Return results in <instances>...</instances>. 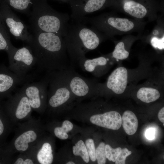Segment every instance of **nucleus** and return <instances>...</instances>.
<instances>
[{
    "label": "nucleus",
    "mask_w": 164,
    "mask_h": 164,
    "mask_svg": "<svg viewBox=\"0 0 164 164\" xmlns=\"http://www.w3.org/2000/svg\"><path fill=\"white\" fill-rule=\"evenodd\" d=\"M29 45L40 70L48 73L73 68L63 37L61 35L42 32H34Z\"/></svg>",
    "instance_id": "f257e3e1"
},
{
    "label": "nucleus",
    "mask_w": 164,
    "mask_h": 164,
    "mask_svg": "<svg viewBox=\"0 0 164 164\" xmlns=\"http://www.w3.org/2000/svg\"><path fill=\"white\" fill-rule=\"evenodd\" d=\"M30 22L34 32H42L58 34L63 37L67 32L70 16L52 8L46 0H34Z\"/></svg>",
    "instance_id": "f03ea898"
},
{
    "label": "nucleus",
    "mask_w": 164,
    "mask_h": 164,
    "mask_svg": "<svg viewBox=\"0 0 164 164\" xmlns=\"http://www.w3.org/2000/svg\"><path fill=\"white\" fill-rule=\"evenodd\" d=\"M63 37L71 66H75L81 57L96 49L101 41L97 33L81 22L69 24L66 35Z\"/></svg>",
    "instance_id": "7ed1b4c3"
},
{
    "label": "nucleus",
    "mask_w": 164,
    "mask_h": 164,
    "mask_svg": "<svg viewBox=\"0 0 164 164\" xmlns=\"http://www.w3.org/2000/svg\"><path fill=\"white\" fill-rule=\"evenodd\" d=\"M38 121L29 119L19 127L12 140L5 145L11 155L15 152L24 153L29 151L39 142L40 131Z\"/></svg>",
    "instance_id": "20e7f679"
},
{
    "label": "nucleus",
    "mask_w": 164,
    "mask_h": 164,
    "mask_svg": "<svg viewBox=\"0 0 164 164\" xmlns=\"http://www.w3.org/2000/svg\"><path fill=\"white\" fill-rule=\"evenodd\" d=\"M48 83V77L45 74L40 80L26 82L21 88L32 110L38 113L42 112L46 107Z\"/></svg>",
    "instance_id": "39448f33"
},
{
    "label": "nucleus",
    "mask_w": 164,
    "mask_h": 164,
    "mask_svg": "<svg viewBox=\"0 0 164 164\" xmlns=\"http://www.w3.org/2000/svg\"><path fill=\"white\" fill-rule=\"evenodd\" d=\"M9 57L10 70L20 78L32 77L27 73L36 64V60L29 46L17 48Z\"/></svg>",
    "instance_id": "423d86ee"
},
{
    "label": "nucleus",
    "mask_w": 164,
    "mask_h": 164,
    "mask_svg": "<svg viewBox=\"0 0 164 164\" xmlns=\"http://www.w3.org/2000/svg\"><path fill=\"white\" fill-rule=\"evenodd\" d=\"M3 109L13 124L28 118L32 111L28 98L21 88L9 97Z\"/></svg>",
    "instance_id": "0eeeda50"
},
{
    "label": "nucleus",
    "mask_w": 164,
    "mask_h": 164,
    "mask_svg": "<svg viewBox=\"0 0 164 164\" xmlns=\"http://www.w3.org/2000/svg\"><path fill=\"white\" fill-rule=\"evenodd\" d=\"M0 15L9 32L16 39L28 44L30 43L32 35L29 32L27 26L5 2L0 7Z\"/></svg>",
    "instance_id": "6e6552de"
},
{
    "label": "nucleus",
    "mask_w": 164,
    "mask_h": 164,
    "mask_svg": "<svg viewBox=\"0 0 164 164\" xmlns=\"http://www.w3.org/2000/svg\"><path fill=\"white\" fill-rule=\"evenodd\" d=\"M63 77L74 96L83 97L90 95L97 90V85L90 79L82 76L71 68L61 70Z\"/></svg>",
    "instance_id": "1a4fd4ad"
},
{
    "label": "nucleus",
    "mask_w": 164,
    "mask_h": 164,
    "mask_svg": "<svg viewBox=\"0 0 164 164\" xmlns=\"http://www.w3.org/2000/svg\"><path fill=\"white\" fill-rule=\"evenodd\" d=\"M107 0H70L71 18L74 22H81L86 15L101 9Z\"/></svg>",
    "instance_id": "9d476101"
},
{
    "label": "nucleus",
    "mask_w": 164,
    "mask_h": 164,
    "mask_svg": "<svg viewBox=\"0 0 164 164\" xmlns=\"http://www.w3.org/2000/svg\"><path fill=\"white\" fill-rule=\"evenodd\" d=\"M33 77L22 78L10 70L0 71V98L2 96L10 97L11 93L19 85L32 81Z\"/></svg>",
    "instance_id": "9b49d317"
},
{
    "label": "nucleus",
    "mask_w": 164,
    "mask_h": 164,
    "mask_svg": "<svg viewBox=\"0 0 164 164\" xmlns=\"http://www.w3.org/2000/svg\"><path fill=\"white\" fill-rule=\"evenodd\" d=\"M90 120L94 124L113 130L119 129L122 124L121 116L118 112L115 111L93 115Z\"/></svg>",
    "instance_id": "f8f14e48"
},
{
    "label": "nucleus",
    "mask_w": 164,
    "mask_h": 164,
    "mask_svg": "<svg viewBox=\"0 0 164 164\" xmlns=\"http://www.w3.org/2000/svg\"><path fill=\"white\" fill-rule=\"evenodd\" d=\"M128 77L126 69L123 67H118L109 76L106 84L107 87L116 94H121L126 88Z\"/></svg>",
    "instance_id": "ddd939ff"
},
{
    "label": "nucleus",
    "mask_w": 164,
    "mask_h": 164,
    "mask_svg": "<svg viewBox=\"0 0 164 164\" xmlns=\"http://www.w3.org/2000/svg\"><path fill=\"white\" fill-rule=\"evenodd\" d=\"M108 60V59L103 56L89 59L84 56L78 60L77 64L84 71L97 75L98 69L106 66Z\"/></svg>",
    "instance_id": "4468645a"
},
{
    "label": "nucleus",
    "mask_w": 164,
    "mask_h": 164,
    "mask_svg": "<svg viewBox=\"0 0 164 164\" xmlns=\"http://www.w3.org/2000/svg\"><path fill=\"white\" fill-rule=\"evenodd\" d=\"M36 145L31 150L37 163L40 164H51L53 160V150L50 144L45 142L39 148Z\"/></svg>",
    "instance_id": "2eb2a0df"
},
{
    "label": "nucleus",
    "mask_w": 164,
    "mask_h": 164,
    "mask_svg": "<svg viewBox=\"0 0 164 164\" xmlns=\"http://www.w3.org/2000/svg\"><path fill=\"white\" fill-rule=\"evenodd\" d=\"M9 31L5 23L0 15V50H4L9 56L17 48L12 44Z\"/></svg>",
    "instance_id": "dca6fc26"
},
{
    "label": "nucleus",
    "mask_w": 164,
    "mask_h": 164,
    "mask_svg": "<svg viewBox=\"0 0 164 164\" xmlns=\"http://www.w3.org/2000/svg\"><path fill=\"white\" fill-rule=\"evenodd\" d=\"M121 119L123 127L126 134L129 135L134 134L138 126V120L135 114L130 111H125Z\"/></svg>",
    "instance_id": "f3484780"
},
{
    "label": "nucleus",
    "mask_w": 164,
    "mask_h": 164,
    "mask_svg": "<svg viewBox=\"0 0 164 164\" xmlns=\"http://www.w3.org/2000/svg\"><path fill=\"white\" fill-rule=\"evenodd\" d=\"M3 108L0 107V145L5 144L6 140L13 125Z\"/></svg>",
    "instance_id": "a211bd4d"
},
{
    "label": "nucleus",
    "mask_w": 164,
    "mask_h": 164,
    "mask_svg": "<svg viewBox=\"0 0 164 164\" xmlns=\"http://www.w3.org/2000/svg\"><path fill=\"white\" fill-rule=\"evenodd\" d=\"M124 11L131 16L138 18H142L146 15V8L141 4L134 1L125 2L123 6Z\"/></svg>",
    "instance_id": "6ab92c4d"
},
{
    "label": "nucleus",
    "mask_w": 164,
    "mask_h": 164,
    "mask_svg": "<svg viewBox=\"0 0 164 164\" xmlns=\"http://www.w3.org/2000/svg\"><path fill=\"white\" fill-rule=\"evenodd\" d=\"M137 97L142 101L149 103L158 99L160 97V94L156 89L152 87H142L138 91Z\"/></svg>",
    "instance_id": "aec40b11"
},
{
    "label": "nucleus",
    "mask_w": 164,
    "mask_h": 164,
    "mask_svg": "<svg viewBox=\"0 0 164 164\" xmlns=\"http://www.w3.org/2000/svg\"><path fill=\"white\" fill-rule=\"evenodd\" d=\"M106 21L107 24L121 31H128L134 27V23L126 18L110 17Z\"/></svg>",
    "instance_id": "412c9836"
},
{
    "label": "nucleus",
    "mask_w": 164,
    "mask_h": 164,
    "mask_svg": "<svg viewBox=\"0 0 164 164\" xmlns=\"http://www.w3.org/2000/svg\"><path fill=\"white\" fill-rule=\"evenodd\" d=\"M34 0H5L4 2L11 8L20 12L30 13Z\"/></svg>",
    "instance_id": "4be33fe9"
},
{
    "label": "nucleus",
    "mask_w": 164,
    "mask_h": 164,
    "mask_svg": "<svg viewBox=\"0 0 164 164\" xmlns=\"http://www.w3.org/2000/svg\"><path fill=\"white\" fill-rule=\"evenodd\" d=\"M73 128V124L70 121L65 120L61 127H56L54 129V134L56 137L60 139H66L68 137L67 133L71 130Z\"/></svg>",
    "instance_id": "5701e85b"
},
{
    "label": "nucleus",
    "mask_w": 164,
    "mask_h": 164,
    "mask_svg": "<svg viewBox=\"0 0 164 164\" xmlns=\"http://www.w3.org/2000/svg\"><path fill=\"white\" fill-rule=\"evenodd\" d=\"M73 154L80 156L86 162L88 163L90 160L89 156L86 147L84 142L81 140L78 141L72 148Z\"/></svg>",
    "instance_id": "b1692460"
},
{
    "label": "nucleus",
    "mask_w": 164,
    "mask_h": 164,
    "mask_svg": "<svg viewBox=\"0 0 164 164\" xmlns=\"http://www.w3.org/2000/svg\"><path fill=\"white\" fill-rule=\"evenodd\" d=\"M36 160L30 152L21 153L13 160L12 163L14 164H33L37 163Z\"/></svg>",
    "instance_id": "393cba45"
},
{
    "label": "nucleus",
    "mask_w": 164,
    "mask_h": 164,
    "mask_svg": "<svg viewBox=\"0 0 164 164\" xmlns=\"http://www.w3.org/2000/svg\"><path fill=\"white\" fill-rule=\"evenodd\" d=\"M112 54L114 58L122 60L127 58L129 53L125 50L124 43L121 42L116 45Z\"/></svg>",
    "instance_id": "a878e982"
},
{
    "label": "nucleus",
    "mask_w": 164,
    "mask_h": 164,
    "mask_svg": "<svg viewBox=\"0 0 164 164\" xmlns=\"http://www.w3.org/2000/svg\"><path fill=\"white\" fill-rule=\"evenodd\" d=\"M105 144L101 142L95 149V156L98 164H104L106 162V156L105 151Z\"/></svg>",
    "instance_id": "bb28decb"
},
{
    "label": "nucleus",
    "mask_w": 164,
    "mask_h": 164,
    "mask_svg": "<svg viewBox=\"0 0 164 164\" xmlns=\"http://www.w3.org/2000/svg\"><path fill=\"white\" fill-rule=\"evenodd\" d=\"M121 149L120 147L114 149L108 144L105 145V151L106 158L110 161L115 162Z\"/></svg>",
    "instance_id": "cd10ccee"
},
{
    "label": "nucleus",
    "mask_w": 164,
    "mask_h": 164,
    "mask_svg": "<svg viewBox=\"0 0 164 164\" xmlns=\"http://www.w3.org/2000/svg\"><path fill=\"white\" fill-rule=\"evenodd\" d=\"M12 155L5 149L4 145H0V164H8L13 161Z\"/></svg>",
    "instance_id": "c85d7f7f"
},
{
    "label": "nucleus",
    "mask_w": 164,
    "mask_h": 164,
    "mask_svg": "<svg viewBox=\"0 0 164 164\" xmlns=\"http://www.w3.org/2000/svg\"><path fill=\"white\" fill-rule=\"evenodd\" d=\"M85 143L89 158L92 161H95L96 160L95 149L93 140L88 139L86 140Z\"/></svg>",
    "instance_id": "c756f323"
},
{
    "label": "nucleus",
    "mask_w": 164,
    "mask_h": 164,
    "mask_svg": "<svg viewBox=\"0 0 164 164\" xmlns=\"http://www.w3.org/2000/svg\"><path fill=\"white\" fill-rule=\"evenodd\" d=\"M132 154V152L126 148L121 149V152L115 161V164H125L126 157Z\"/></svg>",
    "instance_id": "7c9ffc66"
},
{
    "label": "nucleus",
    "mask_w": 164,
    "mask_h": 164,
    "mask_svg": "<svg viewBox=\"0 0 164 164\" xmlns=\"http://www.w3.org/2000/svg\"><path fill=\"white\" fill-rule=\"evenodd\" d=\"M164 36L161 39H159L157 37L153 38L151 43L152 46L155 48H157L160 49H164Z\"/></svg>",
    "instance_id": "2f4dec72"
},
{
    "label": "nucleus",
    "mask_w": 164,
    "mask_h": 164,
    "mask_svg": "<svg viewBox=\"0 0 164 164\" xmlns=\"http://www.w3.org/2000/svg\"><path fill=\"white\" fill-rule=\"evenodd\" d=\"M155 129L153 128H150L147 129L145 133L146 138L149 140H152L155 138Z\"/></svg>",
    "instance_id": "473e14b6"
},
{
    "label": "nucleus",
    "mask_w": 164,
    "mask_h": 164,
    "mask_svg": "<svg viewBox=\"0 0 164 164\" xmlns=\"http://www.w3.org/2000/svg\"><path fill=\"white\" fill-rule=\"evenodd\" d=\"M164 107L162 108L158 114V118L159 121L162 123L164 122Z\"/></svg>",
    "instance_id": "72a5a7b5"
},
{
    "label": "nucleus",
    "mask_w": 164,
    "mask_h": 164,
    "mask_svg": "<svg viewBox=\"0 0 164 164\" xmlns=\"http://www.w3.org/2000/svg\"><path fill=\"white\" fill-rule=\"evenodd\" d=\"M59 1H60L62 2H65V3H69V2L70 1V0H59Z\"/></svg>",
    "instance_id": "f704fd0d"
},
{
    "label": "nucleus",
    "mask_w": 164,
    "mask_h": 164,
    "mask_svg": "<svg viewBox=\"0 0 164 164\" xmlns=\"http://www.w3.org/2000/svg\"><path fill=\"white\" fill-rule=\"evenodd\" d=\"M66 164H74L75 163L72 161H69L68 162H67L66 163Z\"/></svg>",
    "instance_id": "c9c22d12"
},
{
    "label": "nucleus",
    "mask_w": 164,
    "mask_h": 164,
    "mask_svg": "<svg viewBox=\"0 0 164 164\" xmlns=\"http://www.w3.org/2000/svg\"><path fill=\"white\" fill-rule=\"evenodd\" d=\"M163 126H164V123H163Z\"/></svg>",
    "instance_id": "e433bc0d"
}]
</instances>
